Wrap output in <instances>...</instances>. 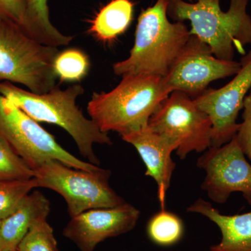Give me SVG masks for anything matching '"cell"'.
I'll use <instances>...</instances> for the list:
<instances>
[{
	"label": "cell",
	"mask_w": 251,
	"mask_h": 251,
	"mask_svg": "<svg viewBox=\"0 0 251 251\" xmlns=\"http://www.w3.org/2000/svg\"><path fill=\"white\" fill-rule=\"evenodd\" d=\"M50 202L39 191L27 195L17 209L1 220L0 224V251H17L20 243L37 223L47 220Z\"/></svg>",
	"instance_id": "14"
},
{
	"label": "cell",
	"mask_w": 251,
	"mask_h": 251,
	"mask_svg": "<svg viewBox=\"0 0 251 251\" xmlns=\"http://www.w3.org/2000/svg\"><path fill=\"white\" fill-rule=\"evenodd\" d=\"M0 135L34 171L52 160L84 171H93L100 168L69 153L53 135L1 94Z\"/></svg>",
	"instance_id": "7"
},
{
	"label": "cell",
	"mask_w": 251,
	"mask_h": 251,
	"mask_svg": "<svg viewBox=\"0 0 251 251\" xmlns=\"http://www.w3.org/2000/svg\"><path fill=\"white\" fill-rule=\"evenodd\" d=\"M110 170L76 169L57 160L34 171L38 187L49 188L64 198L71 218L90 209L110 208L126 202L110 186Z\"/></svg>",
	"instance_id": "6"
},
{
	"label": "cell",
	"mask_w": 251,
	"mask_h": 251,
	"mask_svg": "<svg viewBox=\"0 0 251 251\" xmlns=\"http://www.w3.org/2000/svg\"><path fill=\"white\" fill-rule=\"evenodd\" d=\"M58 48L44 45L15 23H0V82L20 84L37 94L57 86Z\"/></svg>",
	"instance_id": "5"
},
{
	"label": "cell",
	"mask_w": 251,
	"mask_h": 251,
	"mask_svg": "<svg viewBox=\"0 0 251 251\" xmlns=\"http://www.w3.org/2000/svg\"><path fill=\"white\" fill-rule=\"evenodd\" d=\"M243 122L236 137L246 156L251 161V89L244 102Z\"/></svg>",
	"instance_id": "24"
},
{
	"label": "cell",
	"mask_w": 251,
	"mask_h": 251,
	"mask_svg": "<svg viewBox=\"0 0 251 251\" xmlns=\"http://www.w3.org/2000/svg\"><path fill=\"white\" fill-rule=\"evenodd\" d=\"M132 0H111L91 21L90 32L103 42H111L125 33L133 21Z\"/></svg>",
	"instance_id": "16"
},
{
	"label": "cell",
	"mask_w": 251,
	"mask_h": 251,
	"mask_svg": "<svg viewBox=\"0 0 251 251\" xmlns=\"http://www.w3.org/2000/svg\"><path fill=\"white\" fill-rule=\"evenodd\" d=\"M27 9V34L44 45L59 48L69 45L71 36L63 34L50 20L49 0H25Z\"/></svg>",
	"instance_id": "17"
},
{
	"label": "cell",
	"mask_w": 251,
	"mask_h": 251,
	"mask_svg": "<svg viewBox=\"0 0 251 251\" xmlns=\"http://www.w3.org/2000/svg\"><path fill=\"white\" fill-rule=\"evenodd\" d=\"M168 3L169 0H157L141 11L129 56L114 64L116 75L164 77L169 72L191 34L184 22L168 20Z\"/></svg>",
	"instance_id": "2"
},
{
	"label": "cell",
	"mask_w": 251,
	"mask_h": 251,
	"mask_svg": "<svg viewBox=\"0 0 251 251\" xmlns=\"http://www.w3.org/2000/svg\"><path fill=\"white\" fill-rule=\"evenodd\" d=\"M148 126L176 144L175 151L180 159L194 151L204 152L211 147L210 118L184 92H172L150 117Z\"/></svg>",
	"instance_id": "8"
},
{
	"label": "cell",
	"mask_w": 251,
	"mask_h": 251,
	"mask_svg": "<svg viewBox=\"0 0 251 251\" xmlns=\"http://www.w3.org/2000/svg\"><path fill=\"white\" fill-rule=\"evenodd\" d=\"M34 177V171L0 135V181L27 180Z\"/></svg>",
	"instance_id": "21"
},
{
	"label": "cell",
	"mask_w": 251,
	"mask_h": 251,
	"mask_svg": "<svg viewBox=\"0 0 251 251\" xmlns=\"http://www.w3.org/2000/svg\"><path fill=\"white\" fill-rule=\"evenodd\" d=\"M241 69L227 85L219 89H206L193 99L212 123L211 147L219 148L237 135L240 124L237 120L251 89V50L242 56Z\"/></svg>",
	"instance_id": "11"
},
{
	"label": "cell",
	"mask_w": 251,
	"mask_h": 251,
	"mask_svg": "<svg viewBox=\"0 0 251 251\" xmlns=\"http://www.w3.org/2000/svg\"><path fill=\"white\" fill-rule=\"evenodd\" d=\"M237 137L219 148L211 147L198 158L197 167L205 172L201 188L217 204L227 202L232 193H242L251 206V165Z\"/></svg>",
	"instance_id": "10"
},
{
	"label": "cell",
	"mask_w": 251,
	"mask_h": 251,
	"mask_svg": "<svg viewBox=\"0 0 251 251\" xmlns=\"http://www.w3.org/2000/svg\"><path fill=\"white\" fill-rule=\"evenodd\" d=\"M188 212L201 214L219 227L221 240L207 251H251V211L245 214L224 215L202 198L187 208Z\"/></svg>",
	"instance_id": "15"
},
{
	"label": "cell",
	"mask_w": 251,
	"mask_h": 251,
	"mask_svg": "<svg viewBox=\"0 0 251 251\" xmlns=\"http://www.w3.org/2000/svg\"><path fill=\"white\" fill-rule=\"evenodd\" d=\"M88 57L82 51L72 49L59 52L54 62L56 75L62 81H77L87 75Z\"/></svg>",
	"instance_id": "19"
},
{
	"label": "cell",
	"mask_w": 251,
	"mask_h": 251,
	"mask_svg": "<svg viewBox=\"0 0 251 251\" xmlns=\"http://www.w3.org/2000/svg\"><path fill=\"white\" fill-rule=\"evenodd\" d=\"M240 69V62L217 58L206 43L191 35L162 80L170 93L184 92L193 99L204 92L212 81L233 76Z\"/></svg>",
	"instance_id": "9"
},
{
	"label": "cell",
	"mask_w": 251,
	"mask_h": 251,
	"mask_svg": "<svg viewBox=\"0 0 251 251\" xmlns=\"http://www.w3.org/2000/svg\"><path fill=\"white\" fill-rule=\"evenodd\" d=\"M18 25L27 33V9L25 0H0V23Z\"/></svg>",
	"instance_id": "23"
},
{
	"label": "cell",
	"mask_w": 251,
	"mask_h": 251,
	"mask_svg": "<svg viewBox=\"0 0 251 251\" xmlns=\"http://www.w3.org/2000/svg\"><path fill=\"white\" fill-rule=\"evenodd\" d=\"M249 0H230L223 11L220 0H169L167 14L175 22L189 21L190 34L197 36L211 48L217 58L234 60V51L244 55L251 45V17L248 14Z\"/></svg>",
	"instance_id": "3"
},
{
	"label": "cell",
	"mask_w": 251,
	"mask_h": 251,
	"mask_svg": "<svg viewBox=\"0 0 251 251\" xmlns=\"http://www.w3.org/2000/svg\"><path fill=\"white\" fill-rule=\"evenodd\" d=\"M1 220L0 219V224H1Z\"/></svg>",
	"instance_id": "26"
},
{
	"label": "cell",
	"mask_w": 251,
	"mask_h": 251,
	"mask_svg": "<svg viewBox=\"0 0 251 251\" xmlns=\"http://www.w3.org/2000/svg\"><path fill=\"white\" fill-rule=\"evenodd\" d=\"M17 251H59L53 229L47 220L31 227L20 243Z\"/></svg>",
	"instance_id": "22"
},
{
	"label": "cell",
	"mask_w": 251,
	"mask_h": 251,
	"mask_svg": "<svg viewBox=\"0 0 251 251\" xmlns=\"http://www.w3.org/2000/svg\"><path fill=\"white\" fill-rule=\"evenodd\" d=\"M84 93L80 85L62 90L56 86L49 92L37 94L9 82H0V94L37 122L53 124L64 128L76 144L80 154L92 164L99 166L94 145H112L111 138L91 119L87 118L76 105Z\"/></svg>",
	"instance_id": "1"
},
{
	"label": "cell",
	"mask_w": 251,
	"mask_h": 251,
	"mask_svg": "<svg viewBox=\"0 0 251 251\" xmlns=\"http://www.w3.org/2000/svg\"><path fill=\"white\" fill-rule=\"evenodd\" d=\"M140 216V211L126 202L114 207L90 209L72 218L63 234L80 251H94L103 241L134 229Z\"/></svg>",
	"instance_id": "12"
},
{
	"label": "cell",
	"mask_w": 251,
	"mask_h": 251,
	"mask_svg": "<svg viewBox=\"0 0 251 251\" xmlns=\"http://www.w3.org/2000/svg\"><path fill=\"white\" fill-rule=\"evenodd\" d=\"M146 232L150 240L158 247H173L184 237V224L175 213L161 209L149 220Z\"/></svg>",
	"instance_id": "18"
},
{
	"label": "cell",
	"mask_w": 251,
	"mask_h": 251,
	"mask_svg": "<svg viewBox=\"0 0 251 251\" xmlns=\"http://www.w3.org/2000/svg\"><path fill=\"white\" fill-rule=\"evenodd\" d=\"M38 188L35 177L27 180L0 181V219L9 216L21 204L25 198Z\"/></svg>",
	"instance_id": "20"
},
{
	"label": "cell",
	"mask_w": 251,
	"mask_h": 251,
	"mask_svg": "<svg viewBox=\"0 0 251 251\" xmlns=\"http://www.w3.org/2000/svg\"><path fill=\"white\" fill-rule=\"evenodd\" d=\"M122 140L133 145L146 167L145 175L152 178L157 185V196L161 209H166L167 193L171 186L176 163L172 153L176 145L169 138L153 131L149 126L122 135Z\"/></svg>",
	"instance_id": "13"
},
{
	"label": "cell",
	"mask_w": 251,
	"mask_h": 251,
	"mask_svg": "<svg viewBox=\"0 0 251 251\" xmlns=\"http://www.w3.org/2000/svg\"><path fill=\"white\" fill-rule=\"evenodd\" d=\"M113 90L94 93L87 105L90 119L108 133L124 135L148 125L150 117L171 94L162 77L133 75L122 76Z\"/></svg>",
	"instance_id": "4"
},
{
	"label": "cell",
	"mask_w": 251,
	"mask_h": 251,
	"mask_svg": "<svg viewBox=\"0 0 251 251\" xmlns=\"http://www.w3.org/2000/svg\"><path fill=\"white\" fill-rule=\"evenodd\" d=\"M189 1H191V2H192L193 0H189Z\"/></svg>",
	"instance_id": "25"
}]
</instances>
